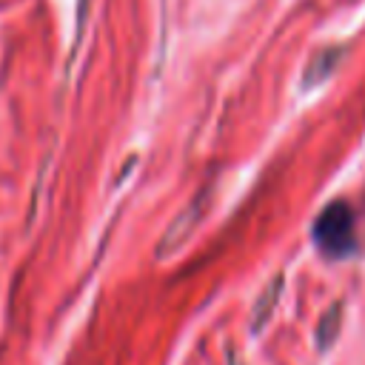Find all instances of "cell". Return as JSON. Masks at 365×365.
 <instances>
[{"mask_svg":"<svg viewBox=\"0 0 365 365\" xmlns=\"http://www.w3.org/2000/svg\"><path fill=\"white\" fill-rule=\"evenodd\" d=\"M314 242L325 257H348L356 245V222L348 202H331L314 222Z\"/></svg>","mask_w":365,"mask_h":365,"instance_id":"1","label":"cell"},{"mask_svg":"<svg viewBox=\"0 0 365 365\" xmlns=\"http://www.w3.org/2000/svg\"><path fill=\"white\" fill-rule=\"evenodd\" d=\"M211 185H205L200 194H194L191 197V202L171 220V225L165 228V234H163V240H160V245H157V257L163 259V257H168V254H174V251H180L188 240H191V234H194V228L202 222V217H205V211H208V205H211Z\"/></svg>","mask_w":365,"mask_h":365,"instance_id":"2","label":"cell"},{"mask_svg":"<svg viewBox=\"0 0 365 365\" xmlns=\"http://www.w3.org/2000/svg\"><path fill=\"white\" fill-rule=\"evenodd\" d=\"M339 60H342V48H339V46L322 48V51H319L317 57H311V63L305 66V71H302V86H305V88H314V86H319L322 80H328V77L336 71Z\"/></svg>","mask_w":365,"mask_h":365,"instance_id":"3","label":"cell"},{"mask_svg":"<svg viewBox=\"0 0 365 365\" xmlns=\"http://www.w3.org/2000/svg\"><path fill=\"white\" fill-rule=\"evenodd\" d=\"M279 294H282V274H277V277L265 285V291L259 294V299H257V305H254V314H251V331H254V334H259L262 325L271 319V314H274V308H277V302H279Z\"/></svg>","mask_w":365,"mask_h":365,"instance_id":"4","label":"cell"},{"mask_svg":"<svg viewBox=\"0 0 365 365\" xmlns=\"http://www.w3.org/2000/svg\"><path fill=\"white\" fill-rule=\"evenodd\" d=\"M339 325H342V305H331V308L322 314L319 325H317V345H319L322 351L336 342Z\"/></svg>","mask_w":365,"mask_h":365,"instance_id":"5","label":"cell"}]
</instances>
